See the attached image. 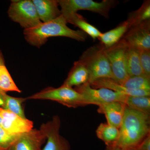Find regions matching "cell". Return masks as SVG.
I'll return each instance as SVG.
<instances>
[{"mask_svg": "<svg viewBox=\"0 0 150 150\" xmlns=\"http://www.w3.org/2000/svg\"><path fill=\"white\" fill-rule=\"evenodd\" d=\"M150 115L126 105L119 137L113 145L125 150H134L150 134Z\"/></svg>", "mask_w": 150, "mask_h": 150, "instance_id": "6da1fadb", "label": "cell"}, {"mask_svg": "<svg viewBox=\"0 0 150 150\" xmlns=\"http://www.w3.org/2000/svg\"><path fill=\"white\" fill-rule=\"evenodd\" d=\"M67 21L61 14L57 18L47 22H41L35 27L25 29V39L31 46L40 48L49 38L62 36L81 42L85 41L87 34L81 30H74L67 25Z\"/></svg>", "mask_w": 150, "mask_h": 150, "instance_id": "7a4b0ae2", "label": "cell"}, {"mask_svg": "<svg viewBox=\"0 0 150 150\" xmlns=\"http://www.w3.org/2000/svg\"><path fill=\"white\" fill-rule=\"evenodd\" d=\"M79 60L87 69L89 74L88 83L90 85L94 81L101 78L113 79L110 64L105 53V48L101 43L87 49Z\"/></svg>", "mask_w": 150, "mask_h": 150, "instance_id": "3957f363", "label": "cell"}, {"mask_svg": "<svg viewBox=\"0 0 150 150\" xmlns=\"http://www.w3.org/2000/svg\"><path fill=\"white\" fill-rule=\"evenodd\" d=\"M27 99L49 100L69 108L84 106L82 96L72 87L62 85L58 88H47L27 98Z\"/></svg>", "mask_w": 150, "mask_h": 150, "instance_id": "277c9868", "label": "cell"}, {"mask_svg": "<svg viewBox=\"0 0 150 150\" xmlns=\"http://www.w3.org/2000/svg\"><path fill=\"white\" fill-rule=\"evenodd\" d=\"M61 13L64 17L71 14L77 13L79 10L90 11L108 18L109 13L118 4V1L104 0L100 2L92 0H59Z\"/></svg>", "mask_w": 150, "mask_h": 150, "instance_id": "5b68a950", "label": "cell"}, {"mask_svg": "<svg viewBox=\"0 0 150 150\" xmlns=\"http://www.w3.org/2000/svg\"><path fill=\"white\" fill-rule=\"evenodd\" d=\"M129 44L122 38L109 48H105V53L110 64L113 79L122 84L129 77L126 70Z\"/></svg>", "mask_w": 150, "mask_h": 150, "instance_id": "8992f818", "label": "cell"}, {"mask_svg": "<svg viewBox=\"0 0 150 150\" xmlns=\"http://www.w3.org/2000/svg\"><path fill=\"white\" fill-rule=\"evenodd\" d=\"M8 14L11 19L24 30L35 27L42 22L31 0L12 1Z\"/></svg>", "mask_w": 150, "mask_h": 150, "instance_id": "52a82bcc", "label": "cell"}, {"mask_svg": "<svg viewBox=\"0 0 150 150\" xmlns=\"http://www.w3.org/2000/svg\"><path fill=\"white\" fill-rule=\"evenodd\" d=\"M74 89L82 96L84 106L92 104L99 106L116 101L124 103L127 97L108 89L92 88L88 83L76 87Z\"/></svg>", "mask_w": 150, "mask_h": 150, "instance_id": "ba28073f", "label": "cell"}, {"mask_svg": "<svg viewBox=\"0 0 150 150\" xmlns=\"http://www.w3.org/2000/svg\"><path fill=\"white\" fill-rule=\"evenodd\" d=\"M61 126V120L57 115L40 126V129L45 134L47 140L43 150H71L69 142L60 134Z\"/></svg>", "mask_w": 150, "mask_h": 150, "instance_id": "9c48e42d", "label": "cell"}, {"mask_svg": "<svg viewBox=\"0 0 150 150\" xmlns=\"http://www.w3.org/2000/svg\"><path fill=\"white\" fill-rule=\"evenodd\" d=\"M123 38L139 51L150 50V20L130 28Z\"/></svg>", "mask_w": 150, "mask_h": 150, "instance_id": "30bf717a", "label": "cell"}, {"mask_svg": "<svg viewBox=\"0 0 150 150\" xmlns=\"http://www.w3.org/2000/svg\"><path fill=\"white\" fill-rule=\"evenodd\" d=\"M0 113L2 119L1 127L9 134L17 135L23 134L33 129V122L27 118H22L1 107Z\"/></svg>", "mask_w": 150, "mask_h": 150, "instance_id": "8fae6325", "label": "cell"}, {"mask_svg": "<svg viewBox=\"0 0 150 150\" xmlns=\"http://www.w3.org/2000/svg\"><path fill=\"white\" fill-rule=\"evenodd\" d=\"M45 134L39 129H33L21 134L17 139L8 149L9 150H43L46 142Z\"/></svg>", "mask_w": 150, "mask_h": 150, "instance_id": "7c38bea8", "label": "cell"}, {"mask_svg": "<svg viewBox=\"0 0 150 150\" xmlns=\"http://www.w3.org/2000/svg\"><path fill=\"white\" fill-rule=\"evenodd\" d=\"M93 88H105L127 96H150V90H135L127 88L110 78H104L94 81L90 84Z\"/></svg>", "mask_w": 150, "mask_h": 150, "instance_id": "4fadbf2b", "label": "cell"}, {"mask_svg": "<svg viewBox=\"0 0 150 150\" xmlns=\"http://www.w3.org/2000/svg\"><path fill=\"white\" fill-rule=\"evenodd\" d=\"M126 106L123 102L109 103L98 106V112L104 114L108 124L119 129L123 121Z\"/></svg>", "mask_w": 150, "mask_h": 150, "instance_id": "5bb4252c", "label": "cell"}, {"mask_svg": "<svg viewBox=\"0 0 150 150\" xmlns=\"http://www.w3.org/2000/svg\"><path fill=\"white\" fill-rule=\"evenodd\" d=\"M32 2L40 21L43 23L55 19L62 14L58 1L32 0Z\"/></svg>", "mask_w": 150, "mask_h": 150, "instance_id": "9a60e30c", "label": "cell"}, {"mask_svg": "<svg viewBox=\"0 0 150 150\" xmlns=\"http://www.w3.org/2000/svg\"><path fill=\"white\" fill-rule=\"evenodd\" d=\"M89 74L85 66L79 60L74 63L68 76L63 85L72 87L88 83Z\"/></svg>", "mask_w": 150, "mask_h": 150, "instance_id": "2e32d148", "label": "cell"}, {"mask_svg": "<svg viewBox=\"0 0 150 150\" xmlns=\"http://www.w3.org/2000/svg\"><path fill=\"white\" fill-rule=\"evenodd\" d=\"M130 28L129 22L126 20L115 28L102 33L98 39L105 48H110L119 42Z\"/></svg>", "mask_w": 150, "mask_h": 150, "instance_id": "e0dca14e", "label": "cell"}, {"mask_svg": "<svg viewBox=\"0 0 150 150\" xmlns=\"http://www.w3.org/2000/svg\"><path fill=\"white\" fill-rule=\"evenodd\" d=\"M64 18L67 23H69L79 28L81 30L90 35L94 40H96V38L98 39L102 34L99 30L88 23L83 17L77 13L69 15Z\"/></svg>", "mask_w": 150, "mask_h": 150, "instance_id": "ac0fdd59", "label": "cell"}, {"mask_svg": "<svg viewBox=\"0 0 150 150\" xmlns=\"http://www.w3.org/2000/svg\"><path fill=\"white\" fill-rule=\"evenodd\" d=\"M97 137L107 146L114 144L118 139L119 129L107 123H101L96 131Z\"/></svg>", "mask_w": 150, "mask_h": 150, "instance_id": "d6986e66", "label": "cell"}, {"mask_svg": "<svg viewBox=\"0 0 150 150\" xmlns=\"http://www.w3.org/2000/svg\"><path fill=\"white\" fill-rule=\"evenodd\" d=\"M126 70L129 77L144 74L140 63L139 51L129 46L127 53Z\"/></svg>", "mask_w": 150, "mask_h": 150, "instance_id": "ffe728a7", "label": "cell"}, {"mask_svg": "<svg viewBox=\"0 0 150 150\" xmlns=\"http://www.w3.org/2000/svg\"><path fill=\"white\" fill-rule=\"evenodd\" d=\"M150 18V1H146L139 8L131 12L128 15L127 21L130 28L136 26L144 22L149 20Z\"/></svg>", "mask_w": 150, "mask_h": 150, "instance_id": "44dd1931", "label": "cell"}, {"mask_svg": "<svg viewBox=\"0 0 150 150\" xmlns=\"http://www.w3.org/2000/svg\"><path fill=\"white\" fill-rule=\"evenodd\" d=\"M124 103L131 109L150 115V96H127Z\"/></svg>", "mask_w": 150, "mask_h": 150, "instance_id": "7402d4cb", "label": "cell"}, {"mask_svg": "<svg viewBox=\"0 0 150 150\" xmlns=\"http://www.w3.org/2000/svg\"><path fill=\"white\" fill-rule=\"evenodd\" d=\"M26 98L13 97L5 94L3 98V108L11 111L24 119L26 118L22 106Z\"/></svg>", "mask_w": 150, "mask_h": 150, "instance_id": "603a6c76", "label": "cell"}, {"mask_svg": "<svg viewBox=\"0 0 150 150\" xmlns=\"http://www.w3.org/2000/svg\"><path fill=\"white\" fill-rule=\"evenodd\" d=\"M121 85L135 90H150V77L144 74L129 77Z\"/></svg>", "mask_w": 150, "mask_h": 150, "instance_id": "cb8c5ba5", "label": "cell"}, {"mask_svg": "<svg viewBox=\"0 0 150 150\" xmlns=\"http://www.w3.org/2000/svg\"><path fill=\"white\" fill-rule=\"evenodd\" d=\"M0 89L5 93L8 91L21 92L14 82L5 65H0Z\"/></svg>", "mask_w": 150, "mask_h": 150, "instance_id": "d4e9b609", "label": "cell"}, {"mask_svg": "<svg viewBox=\"0 0 150 150\" xmlns=\"http://www.w3.org/2000/svg\"><path fill=\"white\" fill-rule=\"evenodd\" d=\"M20 134H9L0 127V149H8L17 139Z\"/></svg>", "mask_w": 150, "mask_h": 150, "instance_id": "484cf974", "label": "cell"}, {"mask_svg": "<svg viewBox=\"0 0 150 150\" xmlns=\"http://www.w3.org/2000/svg\"><path fill=\"white\" fill-rule=\"evenodd\" d=\"M139 56L144 74L150 77V50L139 51Z\"/></svg>", "mask_w": 150, "mask_h": 150, "instance_id": "4316f807", "label": "cell"}, {"mask_svg": "<svg viewBox=\"0 0 150 150\" xmlns=\"http://www.w3.org/2000/svg\"><path fill=\"white\" fill-rule=\"evenodd\" d=\"M134 150H150V134H149Z\"/></svg>", "mask_w": 150, "mask_h": 150, "instance_id": "83f0119b", "label": "cell"}, {"mask_svg": "<svg viewBox=\"0 0 150 150\" xmlns=\"http://www.w3.org/2000/svg\"><path fill=\"white\" fill-rule=\"evenodd\" d=\"M5 65V62L4 58L1 51L0 50V65ZM6 93L2 91L0 89V99L3 100V98H4V96Z\"/></svg>", "mask_w": 150, "mask_h": 150, "instance_id": "f1b7e54d", "label": "cell"}, {"mask_svg": "<svg viewBox=\"0 0 150 150\" xmlns=\"http://www.w3.org/2000/svg\"><path fill=\"white\" fill-rule=\"evenodd\" d=\"M106 150H125L115 145H111L106 147Z\"/></svg>", "mask_w": 150, "mask_h": 150, "instance_id": "f546056e", "label": "cell"}, {"mask_svg": "<svg viewBox=\"0 0 150 150\" xmlns=\"http://www.w3.org/2000/svg\"><path fill=\"white\" fill-rule=\"evenodd\" d=\"M3 105V100H2L0 99V107H2Z\"/></svg>", "mask_w": 150, "mask_h": 150, "instance_id": "4dcf8cb0", "label": "cell"}, {"mask_svg": "<svg viewBox=\"0 0 150 150\" xmlns=\"http://www.w3.org/2000/svg\"><path fill=\"white\" fill-rule=\"evenodd\" d=\"M2 117L1 115V113H0V127H1V124L2 122Z\"/></svg>", "mask_w": 150, "mask_h": 150, "instance_id": "1f68e13d", "label": "cell"}, {"mask_svg": "<svg viewBox=\"0 0 150 150\" xmlns=\"http://www.w3.org/2000/svg\"><path fill=\"white\" fill-rule=\"evenodd\" d=\"M0 150H9V149H0Z\"/></svg>", "mask_w": 150, "mask_h": 150, "instance_id": "d6a6232c", "label": "cell"}]
</instances>
